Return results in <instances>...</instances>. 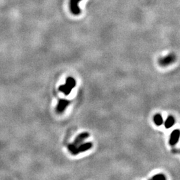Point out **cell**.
Returning a JSON list of instances; mask_svg holds the SVG:
<instances>
[{
    "mask_svg": "<svg viewBox=\"0 0 180 180\" xmlns=\"http://www.w3.org/2000/svg\"><path fill=\"white\" fill-rule=\"evenodd\" d=\"M76 85V82L75 79L72 77H68L66 79L65 84L63 85H60L59 87V90L65 94V95H68L71 93V90L73 89L74 87Z\"/></svg>",
    "mask_w": 180,
    "mask_h": 180,
    "instance_id": "1",
    "label": "cell"
},
{
    "mask_svg": "<svg viewBox=\"0 0 180 180\" xmlns=\"http://www.w3.org/2000/svg\"><path fill=\"white\" fill-rule=\"evenodd\" d=\"M82 0H69V10L74 15H79L81 14V10L79 8V2Z\"/></svg>",
    "mask_w": 180,
    "mask_h": 180,
    "instance_id": "2",
    "label": "cell"
},
{
    "mask_svg": "<svg viewBox=\"0 0 180 180\" xmlns=\"http://www.w3.org/2000/svg\"><path fill=\"white\" fill-rule=\"evenodd\" d=\"M70 104V102L69 100H65V99H61V100H59L58 104L57 105L56 111L58 113H62L65 109L67 108V107Z\"/></svg>",
    "mask_w": 180,
    "mask_h": 180,
    "instance_id": "3",
    "label": "cell"
},
{
    "mask_svg": "<svg viewBox=\"0 0 180 180\" xmlns=\"http://www.w3.org/2000/svg\"><path fill=\"white\" fill-rule=\"evenodd\" d=\"M175 60V56L173 54H170L169 56L165 57V58L161 59L159 60L160 65H163V66H166L172 63L173 61Z\"/></svg>",
    "mask_w": 180,
    "mask_h": 180,
    "instance_id": "4",
    "label": "cell"
},
{
    "mask_svg": "<svg viewBox=\"0 0 180 180\" xmlns=\"http://www.w3.org/2000/svg\"><path fill=\"white\" fill-rule=\"evenodd\" d=\"M180 137V131L175 129L171 134L170 139V144L171 146H175L178 142Z\"/></svg>",
    "mask_w": 180,
    "mask_h": 180,
    "instance_id": "5",
    "label": "cell"
},
{
    "mask_svg": "<svg viewBox=\"0 0 180 180\" xmlns=\"http://www.w3.org/2000/svg\"><path fill=\"white\" fill-rule=\"evenodd\" d=\"M89 133H87V132H83V133H80V135H78L76 137V139L75 140H74L73 144L75 145V146H79V145H80L81 144H82V143L84 141L85 139H87V137H89Z\"/></svg>",
    "mask_w": 180,
    "mask_h": 180,
    "instance_id": "6",
    "label": "cell"
},
{
    "mask_svg": "<svg viewBox=\"0 0 180 180\" xmlns=\"http://www.w3.org/2000/svg\"><path fill=\"white\" fill-rule=\"evenodd\" d=\"M92 146H93V144H92L91 142H87L85 143V144H80L79 147H78V152L80 153L86 151L87 150H89V149H91Z\"/></svg>",
    "mask_w": 180,
    "mask_h": 180,
    "instance_id": "7",
    "label": "cell"
},
{
    "mask_svg": "<svg viewBox=\"0 0 180 180\" xmlns=\"http://www.w3.org/2000/svg\"><path fill=\"white\" fill-rule=\"evenodd\" d=\"M68 150H69V152L71 153L72 155H76L79 154L78 150V146H75V145H74V144H69V146H68Z\"/></svg>",
    "mask_w": 180,
    "mask_h": 180,
    "instance_id": "8",
    "label": "cell"
},
{
    "mask_svg": "<svg viewBox=\"0 0 180 180\" xmlns=\"http://www.w3.org/2000/svg\"><path fill=\"white\" fill-rule=\"evenodd\" d=\"M175 124V119L173 118L172 116H170L168 117V119L166 120L165 122V126L166 128H170L171 127H172Z\"/></svg>",
    "mask_w": 180,
    "mask_h": 180,
    "instance_id": "9",
    "label": "cell"
},
{
    "mask_svg": "<svg viewBox=\"0 0 180 180\" xmlns=\"http://www.w3.org/2000/svg\"><path fill=\"white\" fill-rule=\"evenodd\" d=\"M153 121H154V123L155 124V125H157V126H161V125L163 124V118H162L161 115L159 113L155 114V115H154Z\"/></svg>",
    "mask_w": 180,
    "mask_h": 180,
    "instance_id": "10",
    "label": "cell"
},
{
    "mask_svg": "<svg viewBox=\"0 0 180 180\" xmlns=\"http://www.w3.org/2000/svg\"><path fill=\"white\" fill-rule=\"evenodd\" d=\"M153 179H157V180H164L166 179V177L164 176L163 174H157L155 175V176L152 177Z\"/></svg>",
    "mask_w": 180,
    "mask_h": 180,
    "instance_id": "11",
    "label": "cell"
},
{
    "mask_svg": "<svg viewBox=\"0 0 180 180\" xmlns=\"http://www.w3.org/2000/svg\"><path fill=\"white\" fill-rule=\"evenodd\" d=\"M174 151H175V152H176V153H180V150H175Z\"/></svg>",
    "mask_w": 180,
    "mask_h": 180,
    "instance_id": "12",
    "label": "cell"
}]
</instances>
